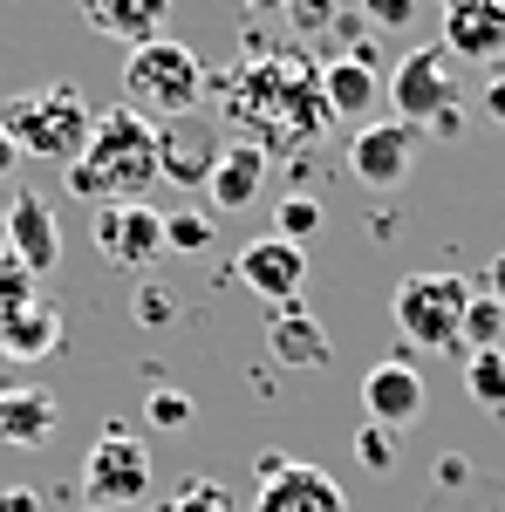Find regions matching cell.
<instances>
[{
	"label": "cell",
	"mask_w": 505,
	"mask_h": 512,
	"mask_svg": "<svg viewBox=\"0 0 505 512\" xmlns=\"http://www.w3.org/2000/svg\"><path fill=\"white\" fill-rule=\"evenodd\" d=\"M233 123H246L253 137L246 144H260V151H294V144H308L314 130H328V96H321V69H308V55H294V48H280V55H253L233 82Z\"/></svg>",
	"instance_id": "1"
},
{
	"label": "cell",
	"mask_w": 505,
	"mask_h": 512,
	"mask_svg": "<svg viewBox=\"0 0 505 512\" xmlns=\"http://www.w3.org/2000/svg\"><path fill=\"white\" fill-rule=\"evenodd\" d=\"M157 185V123H144L137 110H103L89 151L69 164V192L89 205H144V192Z\"/></svg>",
	"instance_id": "2"
},
{
	"label": "cell",
	"mask_w": 505,
	"mask_h": 512,
	"mask_svg": "<svg viewBox=\"0 0 505 512\" xmlns=\"http://www.w3.org/2000/svg\"><path fill=\"white\" fill-rule=\"evenodd\" d=\"M0 130L21 144V158H48V164L69 171L89 151V137H96V110L82 103L76 82H41V89H21L7 103Z\"/></svg>",
	"instance_id": "3"
},
{
	"label": "cell",
	"mask_w": 505,
	"mask_h": 512,
	"mask_svg": "<svg viewBox=\"0 0 505 512\" xmlns=\"http://www.w3.org/2000/svg\"><path fill=\"white\" fill-rule=\"evenodd\" d=\"M205 62H198L185 41H151V48H130L123 62V110H137L144 123H178V117H198L205 103Z\"/></svg>",
	"instance_id": "4"
},
{
	"label": "cell",
	"mask_w": 505,
	"mask_h": 512,
	"mask_svg": "<svg viewBox=\"0 0 505 512\" xmlns=\"http://www.w3.org/2000/svg\"><path fill=\"white\" fill-rule=\"evenodd\" d=\"M478 301V287L465 274H410L396 287L389 315L417 349H465V315Z\"/></svg>",
	"instance_id": "5"
},
{
	"label": "cell",
	"mask_w": 505,
	"mask_h": 512,
	"mask_svg": "<svg viewBox=\"0 0 505 512\" xmlns=\"http://www.w3.org/2000/svg\"><path fill=\"white\" fill-rule=\"evenodd\" d=\"M383 96H389V110H396V123L430 130V123H444L458 110V62H451L444 48H410V55L396 62V76H389Z\"/></svg>",
	"instance_id": "6"
},
{
	"label": "cell",
	"mask_w": 505,
	"mask_h": 512,
	"mask_svg": "<svg viewBox=\"0 0 505 512\" xmlns=\"http://www.w3.org/2000/svg\"><path fill=\"white\" fill-rule=\"evenodd\" d=\"M82 485L103 506H144V492H151V444L137 431H123V424H110L89 444V458H82Z\"/></svg>",
	"instance_id": "7"
},
{
	"label": "cell",
	"mask_w": 505,
	"mask_h": 512,
	"mask_svg": "<svg viewBox=\"0 0 505 512\" xmlns=\"http://www.w3.org/2000/svg\"><path fill=\"white\" fill-rule=\"evenodd\" d=\"M253 512H349V492H342V478L328 472V465H301V458L267 451L260 458Z\"/></svg>",
	"instance_id": "8"
},
{
	"label": "cell",
	"mask_w": 505,
	"mask_h": 512,
	"mask_svg": "<svg viewBox=\"0 0 505 512\" xmlns=\"http://www.w3.org/2000/svg\"><path fill=\"white\" fill-rule=\"evenodd\" d=\"M417 151H424V130H417V123L376 117V123H362V130H355V144H349V171L362 178V185L389 192V185H403V178L417 171Z\"/></svg>",
	"instance_id": "9"
},
{
	"label": "cell",
	"mask_w": 505,
	"mask_h": 512,
	"mask_svg": "<svg viewBox=\"0 0 505 512\" xmlns=\"http://www.w3.org/2000/svg\"><path fill=\"white\" fill-rule=\"evenodd\" d=\"M239 280L273 301V308H287V301H301V280H308V246H294V239L280 233H260L239 246Z\"/></svg>",
	"instance_id": "10"
},
{
	"label": "cell",
	"mask_w": 505,
	"mask_h": 512,
	"mask_svg": "<svg viewBox=\"0 0 505 512\" xmlns=\"http://www.w3.org/2000/svg\"><path fill=\"white\" fill-rule=\"evenodd\" d=\"M96 253L110 267H151L164 253V212L157 205H96Z\"/></svg>",
	"instance_id": "11"
},
{
	"label": "cell",
	"mask_w": 505,
	"mask_h": 512,
	"mask_svg": "<svg viewBox=\"0 0 505 512\" xmlns=\"http://www.w3.org/2000/svg\"><path fill=\"white\" fill-rule=\"evenodd\" d=\"M219 151H226V144H219L198 117L157 123V178H171V185H185V192H205V185H212Z\"/></svg>",
	"instance_id": "12"
},
{
	"label": "cell",
	"mask_w": 505,
	"mask_h": 512,
	"mask_svg": "<svg viewBox=\"0 0 505 512\" xmlns=\"http://www.w3.org/2000/svg\"><path fill=\"white\" fill-rule=\"evenodd\" d=\"M362 410H369V424H383V431H410V424L424 417V376H417L403 355L376 362V369L362 376Z\"/></svg>",
	"instance_id": "13"
},
{
	"label": "cell",
	"mask_w": 505,
	"mask_h": 512,
	"mask_svg": "<svg viewBox=\"0 0 505 512\" xmlns=\"http://www.w3.org/2000/svg\"><path fill=\"white\" fill-rule=\"evenodd\" d=\"M7 253H14L21 274H55V260H62V226H55V205H48V198L21 192L7 205Z\"/></svg>",
	"instance_id": "14"
},
{
	"label": "cell",
	"mask_w": 505,
	"mask_h": 512,
	"mask_svg": "<svg viewBox=\"0 0 505 512\" xmlns=\"http://www.w3.org/2000/svg\"><path fill=\"white\" fill-rule=\"evenodd\" d=\"M444 55L451 62L505 55V0H451L444 7Z\"/></svg>",
	"instance_id": "15"
},
{
	"label": "cell",
	"mask_w": 505,
	"mask_h": 512,
	"mask_svg": "<svg viewBox=\"0 0 505 512\" xmlns=\"http://www.w3.org/2000/svg\"><path fill=\"white\" fill-rule=\"evenodd\" d=\"M267 349H273V362H280V369H328V355H335V342H328V328H321V315H308L301 301H287V308H273Z\"/></svg>",
	"instance_id": "16"
},
{
	"label": "cell",
	"mask_w": 505,
	"mask_h": 512,
	"mask_svg": "<svg viewBox=\"0 0 505 512\" xmlns=\"http://www.w3.org/2000/svg\"><path fill=\"white\" fill-rule=\"evenodd\" d=\"M267 164L273 158L260 151V144H246V137L226 144L219 164H212V185H205V192H212V212H246L253 198L267 192Z\"/></svg>",
	"instance_id": "17"
},
{
	"label": "cell",
	"mask_w": 505,
	"mask_h": 512,
	"mask_svg": "<svg viewBox=\"0 0 505 512\" xmlns=\"http://www.w3.org/2000/svg\"><path fill=\"white\" fill-rule=\"evenodd\" d=\"M82 14L96 35L123 41V48H151V41H164L171 0H82Z\"/></svg>",
	"instance_id": "18"
},
{
	"label": "cell",
	"mask_w": 505,
	"mask_h": 512,
	"mask_svg": "<svg viewBox=\"0 0 505 512\" xmlns=\"http://www.w3.org/2000/svg\"><path fill=\"white\" fill-rule=\"evenodd\" d=\"M55 396L35 390V383H14V390H0V444H14V451H28V444H48L55 437Z\"/></svg>",
	"instance_id": "19"
},
{
	"label": "cell",
	"mask_w": 505,
	"mask_h": 512,
	"mask_svg": "<svg viewBox=\"0 0 505 512\" xmlns=\"http://www.w3.org/2000/svg\"><path fill=\"white\" fill-rule=\"evenodd\" d=\"M321 96H328V117H342V123H369L376 117V69L369 62H355V55H342V62H328L321 69Z\"/></svg>",
	"instance_id": "20"
},
{
	"label": "cell",
	"mask_w": 505,
	"mask_h": 512,
	"mask_svg": "<svg viewBox=\"0 0 505 512\" xmlns=\"http://www.w3.org/2000/svg\"><path fill=\"white\" fill-rule=\"evenodd\" d=\"M465 390H471V403H485V410H505V349H478V355H465Z\"/></svg>",
	"instance_id": "21"
},
{
	"label": "cell",
	"mask_w": 505,
	"mask_h": 512,
	"mask_svg": "<svg viewBox=\"0 0 505 512\" xmlns=\"http://www.w3.org/2000/svg\"><path fill=\"white\" fill-rule=\"evenodd\" d=\"M55 342H62V321H55V308H28V315L0 335V349H7V355H41V349H55Z\"/></svg>",
	"instance_id": "22"
},
{
	"label": "cell",
	"mask_w": 505,
	"mask_h": 512,
	"mask_svg": "<svg viewBox=\"0 0 505 512\" xmlns=\"http://www.w3.org/2000/svg\"><path fill=\"white\" fill-rule=\"evenodd\" d=\"M321 219H328V212H321V198H308V192H287L273 205V233L294 239V246H308V239L321 233Z\"/></svg>",
	"instance_id": "23"
},
{
	"label": "cell",
	"mask_w": 505,
	"mask_h": 512,
	"mask_svg": "<svg viewBox=\"0 0 505 512\" xmlns=\"http://www.w3.org/2000/svg\"><path fill=\"white\" fill-rule=\"evenodd\" d=\"M465 349H505V308L492 301V294H478L471 301V315H465Z\"/></svg>",
	"instance_id": "24"
},
{
	"label": "cell",
	"mask_w": 505,
	"mask_h": 512,
	"mask_svg": "<svg viewBox=\"0 0 505 512\" xmlns=\"http://www.w3.org/2000/svg\"><path fill=\"white\" fill-rule=\"evenodd\" d=\"M192 396L185 390H151V403H144V424H157V431H192Z\"/></svg>",
	"instance_id": "25"
},
{
	"label": "cell",
	"mask_w": 505,
	"mask_h": 512,
	"mask_svg": "<svg viewBox=\"0 0 505 512\" xmlns=\"http://www.w3.org/2000/svg\"><path fill=\"white\" fill-rule=\"evenodd\" d=\"M164 246L205 253V246H212V219H205V212H164Z\"/></svg>",
	"instance_id": "26"
},
{
	"label": "cell",
	"mask_w": 505,
	"mask_h": 512,
	"mask_svg": "<svg viewBox=\"0 0 505 512\" xmlns=\"http://www.w3.org/2000/svg\"><path fill=\"white\" fill-rule=\"evenodd\" d=\"M171 512H239V506H233V492H226V485H212V478H192V485L171 499Z\"/></svg>",
	"instance_id": "27"
},
{
	"label": "cell",
	"mask_w": 505,
	"mask_h": 512,
	"mask_svg": "<svg viewBox=\"0 0 505 512\" xmlns=\"http://www.w3.org/2000/svg\"><path fill=\"white\" fill-rule=\"evenodd\" d=\"M355 458H362L369 472H389V465H396V431H383V424H362V431H355Z\"/></svg>",
	"instance_id": "28"
},
{
	"label": "cell",
	"mask_w": 505,
	"mask_h": 512,
	"mask_svg": "<svg viewBox=\"0 0 505 512\" xmlns=\"http://www.w3.org/2000/svg\"><path fill=\"white\" fill-rule=\"evenodd\" d=\"M362 14H369L376 28H410V14H417V0H362Z\"/></svg>",
	"instance_id": "29"
},
{
	"label": "cell",
	"mask_w": 505,
	"mask_h": 512,
	"mask_svg": "<svg viewBox=\"0 0 505 512\" xmlns=\"http://www.w3.org/2000/svg\"><path fill=\"white\" fill-rule=\"evenodd\" d=\"M137 321H144V328H164V321H171V294L144 287V294H137Z\"/></svg>",
	"instance_id": "30"
},
{
	"label": "cell",
	"mask_w": 505,
	"mask_h": 512,
	"mask_svg": "<svg viewBox=\"0 0 505 512\" xmlns=\"http://www.w3.org/2000/svg\"><path fill=\"white\" fill-rule=\"evenodd\" d=\"M287 14H294L301 28H328V21H335V0H294Z\"/></svg>",
	"instance_id": "31"
},
{
	"label": "cell",
	"mask_w": 505,
	"mask_h": 512,
	"mask_svg": "<svg viewBox=\"0 0 505 512\" xmlns=\"http://www.w3.org/2000/svg\"><path fill=\"white\" fill-rule=\"evenodd\" d=\"M478 110H485V123H499V130H505V76H492V82H485Z\"/></svg>",
	"instance_id": "32"
},
{
	"label": "cell",
	"mask_w": 505,
	"mask_h": 512,
	"mask_svg": "<svg viewBox=\"0 0 505 512\" xmlns=\"http://www.w3.org/2000/svg\"><path fill=\"white\" fill-rule=\"evenodd\" d=\"M0 512H41V499L28 485H0Z\"/></svg>",
	"instance_id": "33"
},
{
	"label": "cell",
	"mask_w": 505,
	"mask_h": 512,
	"mask_svg": "<svg viewBox=\"0 0 505 512\" xmlns=\"http://www.w3.org/2000/svg\"><path fill=\"white\" fill-rule=\"evenodd\" d=\"M465 472H471V465H465V458H458V451H451V458L437 465V485H465Z\"/></svg>",
	"instance_id": "34"
},
{
	"label": "cell",
	"mask_w": 505,
	"mask_h": 512,
	"mask_svg": "<svg viewBox=\"0 0 505 512\" xmlns=\"http://www.w3.org/2000/svg\"><path fill=\"white\" fill-rule=\"evenodd\" d=\"M14 164H21V144H14V137L0 130V178H14Z\"/></svg>",
	"instance_id": "35"
},
{
	"label": "cell",
	"mask_w": 505,
	"mask_h": 512,
	"mask_svg": "<svg viewBox=\"0 0 505 512\" xmlns=\"http://www.w3.org/2000/svg\"><path fill=\"white\" fill-rule=\"evenodd\" d=\"M492 301H499V308H505V253H499V260H492Z\"/></svg>",
	"instance_id": "36"
},
{
	"label": "cell",
	"mask_w": 505,
	"mask_h": 512,
	"mask_svg": "<svg viewBox=\"0 0 505 512\" xmlns=\"http://www.w3.org/2000/svg\"><path fill=\"white\" fill-rule=\"evenodd\" d=\"M246 7H294V0H246Z\"/></svg>",
	"instance_id": "37"
}]
</instances>
